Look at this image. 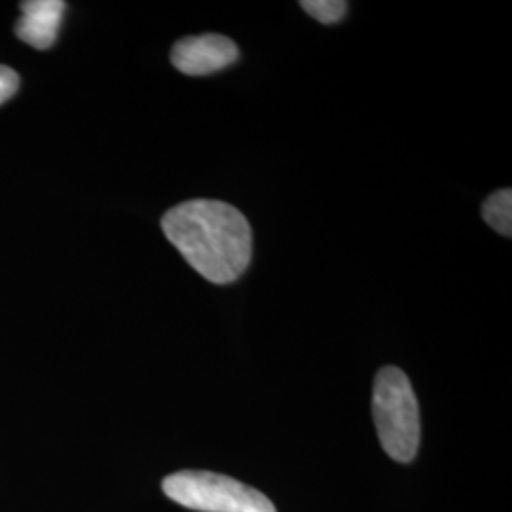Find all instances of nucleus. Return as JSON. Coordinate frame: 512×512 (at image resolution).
Returning a JSON list of instances; mask_svg holds the SVG:
<instances>
[{"label":"nucleus","mask_w":512,"mask_h":512,"mask_svg":"<svg viewBox=\"0 0 512 512\" xmlns=\"http://www.w3.org/2000/svg\"><path fill=\"white\" fill-rule=\"evenodd\" d=\"M162 230L184 260L211 283H234L251 264V224L230 203L215 200L179 203L165 213Z\"/></svg>","instance_id":"1"},{"label":"nucleus","mask_w":512,"mask_h":512,"mask_svg":"<svg viewBox=\"0 0 512 512\" xmlns=\"http://www.w3.org/2000/svg\"><path fill=\"white\" fill-rule=\"evenodd\" d=\"M372 414L378 439L389 458L410 463L420 448V406L401 368L385 366L374 382Z\"/></svg>","instance_id":"2"},{"label":"nucleus","mask_w":512,"mask_h":512,"mask_svg":"<svg viewBox=\"0 0 512 512\" xmlns=\"http://www.w3.org/2000/svg\"><path fill=\"white\" fill-rule=\"evenodd\" d=\"M162 488L171 501L192 511L277 512L262 492L219 473L181 471L167 476Z\"/></svg>","instance_id":"3"},{"label":"nucleus","mask_w":512,"mask_h":512,"mask_svg":"<svg viewBox=\"0 0 512 512\" xmlns=\"http://www.w3.org/2000/svg\"><path fill=\"white\" fill-rule=\"evenodd\" d=\"M239 50L232 38L224 35H200L181 38L171 50V63L179 73L207 76L238 61Z\"/></svg>","instance_id":"4"},{"label":"nucleus","mask_w":512,"mask_h":512,"mask_svg":"<svg viewBox=\"0 0 512 512\" xmlns=\"http://www.w3.org/2000/svg\"><path fill=\"white\" fill-rule=\"evenodd\" d=\"M67 4L63 0H29L21 2V16L16 23V35L25 44L48 50L54 46Z\"/></svg>","instance_id":"5"},{"label":"nucleus","mask_w":512,"mask_h":512,"mask_svg":"<svg viewBox=\"0 0 512 512\" xmlns=\"http://www.w3.org/2000/svg\"><path fill=\"white\" fill-rule=\"evenodd\" d=\"M482 219L492 226L497 234L511 238L512 234V192L511 188L497 190L482 205Z\"/></svg>","instance_id":"6"},{"label":"nucleus","mask_w":512,"mask_h":512,"mask_svg":"<svg viewBox=\"0 0 512 512\" xmlns=\"http://www.w3.org/2000/svg\"><path fill=\"white\" fill-rule=\"evenodd\" d=\"M300 6L310 14L311 18L332 25L342 21L344 16L348 14L349 4L344 0H304L300 2Z\"/></svg>","instance_id":"7"},{"label":"nucleus","mask_w":512,"mask_h":512,"mask_svg":"<svg viewBox=\"0 0 512 512\" xmlns=\"http://www.w3.org/2000/svg\"><path fill=\"white\" fill-rule=\"evenodd\" d=\"M19 88V76L14 69L0 65V105L6 103Z\"/></svg>","instance_id":"8"}]
</instances>
